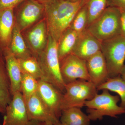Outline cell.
I'll return each mask as SVG.
<instances>
[{
    "label": "cell",
    "mask_w": 125,
    "mask_h": 125,
    "mask_svg": "<svg viewBox=\"0 0 125 125\" xmlns=\"http://www.w3.org/2000/svg\"><path fill=\"white\" fill-rule=\"evenodd\" d=\"M88 1L53 0L44 4V18L48 34L57 42L63 33L70 28L77 12Z\"/></svg>",
    "instance_id": "obj_1"
},
{
    "label": "cell",
    "mask_w": 125,
    "mask_h": 125,
    "mask_svg": "<svg viewBox=\"0 0 125 125\" xmlns=\"http://www.w3.org/2000/svg\"><path fill=\"white\" fill-rule=\"evenodd\" d=\"M37 59L42 73L41 79L52 84L64 94L65 84L61 74L57 42L50 35L46 48Z\"/></svg>",
    "instance_id": "obj_2"
},
{
    "label": "cell",
    "mask_w": 125,
    "mask_h": 125,
    "mask_svg": "<svg viewBox=\"0 0 125 125\" xmlns=\"http://www.w3.org/2000/svg\"><path fill=\"white\" fill-rule=\"evenodd\" d=\"M102 93L97 94L91 100L86 101L88 115L90 120H101L104 117L117 118L125 114V109L117 105L120 100L118 95H112L107 90H103Z\"/></svg>",
    "instance_id": "obj_3"
},
{
    "label": "cell",
    "mask_w": 125,
    "mask_h": 125,
    "mask_svg": "<svg viewBox=\"0 0 125 125\" xmlns=\"http://www.w3.org/2000/svg\"><path fill=\"white\" fill-rule=\"evenodd\" d=\"M87 29L101 42L121 35V11L108 6Z\"/></svg>",
    "instance_id": "obj_4"
},
{
    "label": "cell",
    "mask_w": 125,
    "mask_h": 125,
    "mask_svg": "<svg viewBox=\"0 0 125 125\" xmlns=\"http://www.w3.org/2000/svg\"><path fill=\"white\" fill-rule=\"evenodd\" d=\"M97 87L89 81L77 80L65 86L62 102V110L72 107L82 108L85 102L93 98L98 92Z\"/></svg>",
    "instance_id": "obj_5"
},
{
    "label": "cell",
    "mask_w": 125,
    "mask_h": 125,
    "mask_svg": "<svg viewBox=\"0 0 125 125\" xmlns=\"http://www.w3.org/2000/svg\"><path fill=\"white\" fill-rule=\"evenodd\" d=\"M101 52L106 63L109 78L120 75L125 65V38L120 35L102 41Z\"/></svg>",
    "instance_id": "obj_6"
},
{
    "label": "cell",
    "mask_w": 125,
    "mask_h": 125,
    "mask_svg": "<svg viewBox=\"0 0 125 125\" xmlns=\"http://www.w3.org/2000/svg\"><path fill=\"white\" fill-rule=\"evenodd\" d=\"M45 5L36 0H25L15 14V23L21 32L44 18Z\"/></svg>",
    "instance_id": "obj_7"
},
{
    "label": "cell",
    "mask_w": 125,
    "mask_h": 125,
    "mask_svg": "<svg viewBox=\"0 0 125 125\" xmlns=\"http://www.w3.org/2000/svg\"><path fill=\"white\" fill-rule=\"evenodd\" d=\"M32 55L36 58L46 48L48 41V31L45 18L22 32Z\"/></svg>",
    "instance_id": "obj_8"
},
{
    "label": "cell",
    "mask_w": 125,
    "mask_h": 125,
    "mask_svg": "<svg viewBox=\"0 0 125 125\" xmlns=\"http://www.w3.org/2000/svg\"><path fill=\"white\" fill-rule=\"evenodd\" d=\"M61 74L65 84L77 80L90 81L86 61L71 54L60 61Z\"/></svg>",
    "instance_id": "obj_9"
},
{
    "label": "cell",
    "mask_w": 125,
    "mask_h": 125,
    "mask_svg": "<svg viewBox=\"0 0 125 125\" xmlns=\"http://www.w3.org/2000/svg\"><path fill=\"white\" fill-rule=\"evenodd\" d=\"M4 114L2 125H27L30 120L25 101L21 92L13 94Z\"/></svg>",
    "instance_id": "obj_10"
},
{
    "label": "cell",
    "mask_w": 125,
    "mask_h": 125,
    "mask_svg": "<svg viewBox=\"0 0 125 125\" xmlns=\"http://www.w3.org/2000/svg\"><path fill=\"white\" fill-rule=\"evenodd\" d=\"M38 94L53 115L60 121L63 93L52 84L38 80Z\"/></svg>",
    "instance_id": "obj_11"
},
{
    "label": "cell",
    "mask_w": 125,
    "mask_h": 125,
    "mask_svg": "<svg viewBox=\"0 0 125 125\" xmlns=\"http://www.w3.org/2000/svg\"><path fill=\"white\" fill-rule=\"evenodd\" d=\"M101 42L86 29L78 34L71 54L86 61L101 51Z\"/></svg>",
    "instance_id": "obj_12"
},
{
    "label": "cell",
    "mask_w": 125,
    "mask_h": 125,
    "mask_svg": "<svg viewBox=\"0 0 125 125\" xmlns=\"http://www.w3.org/2000/svg\"><path fill=\"white\" fill-rule=\"evenodd\" d=\"M25 101L29 120L47 122L55 125L60 123L58 120L35 93Z\"/></svg>",
    "instance_id": "obj_13"
},
{
    "label": "cell",
    "mask_w": 125,
    "mask_h": 125,
    "mask_svg": "<svg viewBox=\"0 0 125 125\" xmlns=\"http://www.w3.org/2000/svg\"><path fill=\"white\" fill-rule=\"evenodd\" d=\"M86 63L90 81L97 88L109 78L106 63L101 51L88 58Z\"/></svg>",
    "instance_id": "obj_14"
},
{
    "label": "cell",
    "mask_w": 125,
    "mask_h": 125,
    "mask_svg": "<svg viewBox=\"0 0 125 125\" xmlns=\"http://www.w3.org/2000/svg\"><path fill=\"white\" fill-rule=\"evenodd\" d=\"M15 25L13 9L0 10V52L10 47Z\"/></svg>",
    "instance_id": "obj_15"
},
{
    "label": "cell",
    "mask_w": 125,
    "mask_h": 125,
    "mask_svg": "<svg viewBox=\"0 0 125 125\" xmlns=\"http://www.w3.org/2000/svg\"><path fill=\"white\" fill-rule=\"evenodd\" d=\"M2 54L4 59L10 79V91L12 96L16 92H21L22 72L18 59L12 54L9 48L4 51Z\"/></svg>",
    "instance_id": "obj_16"
},
{
    "label": "cell",
    "mask_w": 125,
    "mask_h": 125,
    "mask_svg": "<svg viewBox=\"0 0 125 125\" xmlns=\"http://www.w3.org/2000/svg\"><path fill=\"white\" fill-rule=\"evenodd\" d=\"M12 98L10 83L4 59L0 52V106L5 110Z\"/></svg>",
    "instance_id": "obj_17"
},
{
    "label": "cell",
    "mask_w": 125,
    "mask_h": 125,
    "mask_svg": "<svg viewBox=\"0 0 125 125\" xmlns=\"http://www.w3.org/2000/svg\"><path fill=\"white\" fill-rule=\"evenodd\" d=\"M90 119L79 107H72L62 110L60 118L61 125H90Z\"/></svg>",
    "instance_id": "obj_18"
},
{
    "label": "cell",
    "mask_w": 125,
    "mask_h": 125,
    "mask_svg": "<svg viewBox=\"0 0 125 125\" xmlns=\"http://www.w3.org/2000/svg\"><path fill=\"white\" fill-rule=\"evenodd\" d=\"M9 49L18 59L32 56L26 45L22 32L15 23Z\"/></svg>",
    "instance_id": "obj_19"
},
{
    "label": "cell",
    "mask_w": 125,
    "mask_h": 125,
    "mask_svg": "<svg viewBox=\"0 0 125 125\" xmlns=\"http://www.w3.org/2000/svg\"><path fill=\"white\" fill-rule=\"evenodd\" d=\"M75 31L69 28L62 34L57 42V51L60 61L71 54L78 36Z\"/></svg>",
    "instance_id": "obj_20"
},
{
    "label": "cell",
    "mask_w": 125,
    "mask_h": 125,
    "mask_svg": "<svg viewBox=\"0 0 125 125\" xmlns=\"http://www.w3.org/2000/svg\"><path fill=\"white\" fill-rule=\"evenodd\" d=\"M97 89L98 91L107 90L116 93L121 98L120 106L125 109V81L121 75L108 78L106 82L98 87Z\"/></svg>",
    "instance_id": "obj_21"
},
{
    "label": "cell",
    "mask_w": 125,
    "mask_h": 125,
    "mask_svg": "<svg viewBox=\"0 0 125 125\" xmlns=\"http://www.w3.org/2000/svg\"><path fill=\"white\" fill-rule=\"evenodd\" d=\"M18 60L22 74H27L38 80L42 79V73L37 58L31 56Z\"/></svg>",
    "instance_id": "obj_22"
},
{
    "label": "cell",
    "mask_w": 125,
    "mask_h": 125,
    "mask_svg": "<svg viewBox=\"0 0 125 125\" xmlns=\"http://www.w3.org/2000/svg\"><path fill=\"white\" fill-rule=\"evenodd\" d=\"M107 0H88L86 4L88 15L87 27L105 10L107 7Z\"/></svg>",
    "instance_id": "obj_23"
},
{
    "label": "cell",
    "mask_w": 125,
    "mask_h": 125,
    "mask_svg": "<svg viewBox=\"0 0 125 125\" xmlns=\"http://www.w3.org/2000/svg\"><path fill=\"white\" fill-rule=\"evenodd\" d=\"M38 87V80L27 74H22L21 92L24 99L37 93Z\"/></svg>",
    "instance_id": "obj_24"
},
{
    "label": "cell",
    "mask_w": 125,
    "mask_h": 125,
    "mask_svg": "<svg viewBox=\"0 0 125 125\" xmlns=\"http://www.w3.org/2000/svg\"><path fill=\"white\" fill-rule=\"evenodd\" d=\"M88 22V12L86 4L75 16L69 28L79 34L87 29Z\"/></svg>",
    "instance_id": "obj_25"
},
{
    "label": "cell",
    "mask_w": 125,
    "mask_h": 125,
    "mask_svg": "<svg viewBox=\"0 0 125 125\" xmlns=\"http://www.w3.org/2000/svg\"><path fill=\"white\" fill-rule=\"evenodd\" d=\"M25 0H0V10L13 9Z\"/></svg>",
    "instance_id": "obj_26"
},
{
    "label": "cell",
    "mask_w": 125,
    "mask_h": 125,
    "mask_svg": "<svg viewBox=\"0 0 125 125\" xmlns=\"http://www.w3.org/2000/svg\"><path fill=\"white\" fill-rule=\"evenodd\" d=\"M107 6L116 7L120 10H125V0H107Z\"/></svg>",
    "instance_id": "obj_27"
},
{
    "label": "cell",
    "mask_w": 125,
    "mask_h": 125,
    "mask_svg": "<svg viewBox=\"0 0 125 125\" xmlns=\"http://www.w3.org/2000/svg\"><path fill=\"white\" fill-rule=\"evenodd\" d=\"M120 10L121 11V35L125 38V9Z\"/></svg>",
    "instance_id": "obj_28"
},
{
    "label": "cell",
    "mask_w": 125,
    "mask_h": 125,
    "mask_svg": "<svg viewBox=\"0 0 125 125\" xmlns=\"http://www.w3.org/2000/svg\"><path fill=\"white\" fill-rule=\"evenodd\" d=\"M27 125H55L53 123L47 122L37 120H30Z\"/></svg>",
    "instance_id": "obj_29"
},
{
    "label": "cell",
    "mask_w": 125,
    "mask_h": 125,
    "mask_svg": "<svg viewBox=\"0 0 125 125\" xmlns=\"http://www.w3.org/2000/svg\"><path fill=\"white\" fill-rule=\"evenodd\" d=\"M121 77L125 81V65L123 67V70L122 71L120 75Z\"/></svg>",
    "instance_id": "obj_30"
},
{
    "label": "cell",
    "mask_w": 125,
    "mask_h": 125,
    "mask_svg": "<svg viewBox=\"0 0 125 125\" xmlns=\"http://www.w3.org/2000/svg\"><path fill=\"white\" fill-rule=\"evenodd\" d=\"M36 0L44 5L48 2H51L53 0Z\"/></svg>",
    "instance_id": "obj_31"
},
{
    "label": "cell",
    "mask_w": 125,
    "mask_h": 125,
    "mask_svg": "<svg viewBox=\"0 0 125 125\" xmlns=\"http://www.w3.org/2000/svg\"><path fill=\"white\" fill-rule=\"evenodd\" d=\"M5 112V110L0 106V114H4ZM0 125H1L0 123Z\"/></svg>",
    "instance_id": "obj_32"
},
{
    "label": "cell",
    "mask_w": 125,
    "mask_h": 125,
    "mask_svg": "<svg viewBox=\"0 0 125 125\" xmlns=\"http://www.w3.org/2000/svg\"><path fill=\"white\" fill-rule=\"evenodd\" d=\"M70 1H78L80 0H69Z\"/></svg>",
    "instance_id": "obj_33"
},
{
    "label": "cell",
    "mask_w": 125,
    "mask_h": 125,
    "mask_svg": "<svg viewBox=\"0 0 125 125\" xmlns=\"http://www.w3.org/2000/svg\"><path fill=\"white\" fill-rule=\"evenodd\" d=\"M61 125L60 123H59V124H58V125Z\"/></svg>",
    "instance_id": "obj_34"
},
{
    "label": "cell",
    "mask_w": 125,
    "mask_h": 125,
    "mask_svg": "<svg viewBox=\"0 0 125 125\" xmlns=\"http://www.w3.org/2000/svg\"></svg>",
    "instance_id": "obj_35"
}]
</instances>
